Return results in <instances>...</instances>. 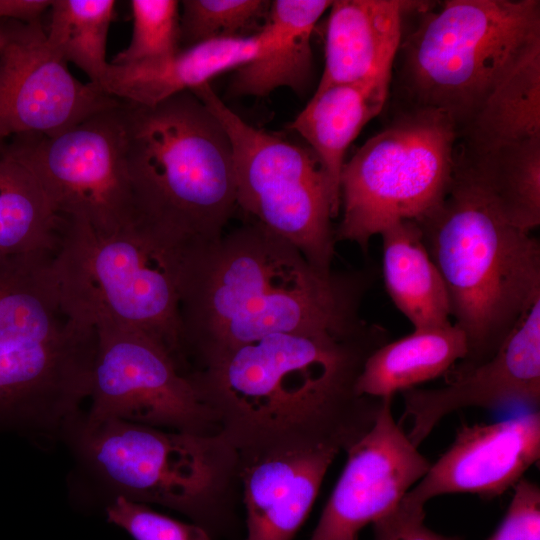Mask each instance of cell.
I'll return each mask as SVG.
<instances>
[{"instance_id": "1", "label": "cell", "mask_w": 540, "mask_h": 540, "mask_svg": "<svg viewBox=\"0 0 540 540\" xmlns=\"http://www.w3.org/2000/svg\"><path fill=\"white\" fill-rule=\"evenodd\" d=\"M386 330L338 335L278 333L235 348L189 378L213 412L220 434L252 455L277 450L346 451L373 425L382 398L356 383Z\"/></svg>"}, {"instance_id": "2", "label": "cell", "mask_w": 540, "mask_h": 540, "mask_svg": "<svg viewBox=\"0 0 540 540\" xmlns=\"http://www.w3.org/2000/svg\"><path fill=\"white\" fill-rule=\"evenodd\" d=\"M371 277L366 270L320 273L256 221L186 250L179 316L188 370L272 334L365 330L360 305Z\"/></svg>"}, {"instance_id": "3", "label": "cell", "mask_w": 540, "mask_h": 540, "mask_svg": "<svg viewBox=\"0 0 540 540\" xmlns=\"http://www.w3.org/2000/svg\"><path fill=\"white\" fill-rule=\"evenodd\" d=\"M123 121L137 223L182 249L220 239L237 201L217 117L185 91L154 105L124 102Z\"/></svg>"}, {"instance_id": "4", "label": "cell", "mask_w": 540, "mask_h": 540, "mask_svg": "<svg viewBox=\"0 0 540 540\" xmlns=\"http://www.w3.org/2000/svg\"><path fill=\"white\" fill-rule=\"evenodd\" d=\"M414 221L467 339V355L446 380L489 360L540 299V245L455 176L442 201Z\"/></svg>"}, {"instance_id": "5", "label": "cell", "mask_w": 540, "mask_h": 540, "mask_svg": "<svg viewBox=\"0 0 540 540\" xmlns=\"http://www.w3.org/2000/svg\"><path fill=\"white\" fill-rule=\"evenodd\" d=\"M60 439L115 494L113 498L173 509L211 537L235 531L241 462L222 434L93 419L80 410L64 426Z\"/></svg>"}, {"instance_id": "6", "label": "cell", "mask_w": 540, "mask_h": 540, "mask_svg": "<svg viewBox=\"0 0 540 540\" xmlns=\"http://www.w3.org/2000/svg\"><path fill=\"white\" fill-rule=\"evenodd\" d=\"M51 260L0 273V413L60 438L89 398L97 334L65 312Z\"/></svg>"}, {"instance_id": "7", "label": "cell", "mask_w": 540, "mask_h": 540, "mask_svg": "<svg viewBox=\"0 0 540 540\" xmlns=\"http://www.w3.org/2000/svg\"><path fill=\"white\" fill-rule=\"evenodd\" d=\"M403 37L400 109L434 110L460 132L513 66L540 42L538 0H449L421 10Z\"/></svg>"}, {"instance_id": "8", "label": "cell", "mask_w": 540, "mask_h": 540, "mask_svg": "<svg viewBox=\"0 0 540 540\" xmlns=\"http://www.w3.org/2000/svg\"><path fill=\"white\" fill-rule=\"evenodd\" d=\"M61 217L51 269L65 312L96 327L103 322L162 341L185 366L179 281L184 249L136 223L113 234Z\"/></svg>"}, {"instance_id": "9", "label": "cell", "mask_w": 540, "mask_h": 540, "mask_svg": "<svg viewBox=\"0 0 540 540\" xmlns=\"http://www.w3.org/2000/svg\"><path fill=\"white\" fill-rule=\"evenodd\" d=\"M457 140L446 114L400 109L343 165L336 242H353L365 252L387 226L417 220L440 203L454 180Z\"/></svg>"}, {"instance_id": "10", "label": "cell", "mask_w": 540, "mask_h": 540, "mask_svg": "<svg viewBox=\"0 0 540 540\" xmlns=\"http://www.w3.org/2000/svg\"><path fill=\"white\" fill-rule=\"evenodd\" d=\"M192 92L230 140L237 207L294 245L315 270L332 272L336 240L331 219L340 205L313 150L246 123L209 83Z\"/></svg>"}, {"instance_id": "11", "label": "cell", "mask_w": 540, "mask_h": 540, "mask_svg": "<svg viewBox=\"0 0 540 540\" xmlns=\"http://www.w3.org/2000/svg\"><path fill=\"white\" fill-rule=\"evenodd\" d=\"M123 101L53 136L9 137L55 212L100 234L137 223Z\"/></svg>"}, {"instance_id": "12", "label": "cell", "mask_w": 540, "mask_h": 540, "mask_svg": "<svg viewBox=\"0 0 540 540\" xmlns=\"http://www.w3.org/2000/svg\"><path fill=\"white\" fill-rule=\"evenodd\" d=\"M85 414L192 434L220 433L176 355L157 338L103 322Z\"/></svg>"}, {"instance_id": "13", "label": "cell", "mask_w": 540, "mask_h": 540, "mask_svg": "<svg viewBox=\"0 0 540 540\" xmlns=\"http://www.w3.org/2000/svg\"><path fill=\"white\" fill-rule=\"evenodd\" d=\"M122 101L76 79L42 21L0 20V137L53 136Z\"/></svg>"}, {"instance_id": "14", "label": "cell", "mask_w": 540, "mask_h": 540, "mask_svg": "<svg viewBox=\"0 0 540 540\" xmlns=\"http://www.w3.org/2000/svg\"><path fill=\"white\" fill-rule=\"evenodd\" d=\"M382 398L371 428L347 450V462L310 540H357L359 532L393 510L429 470Z\"/></svg>"}, {"instance_id": "15", "label": "cell", "mask_w": 540, "mask_h": 540, "mask_svg": "<svg viewBox=\"0 0 540 540\" xmlns=\"http://www.w3.org/2000/svg\"><path fill=\"white\" fill-rule=\"evenodd\" d=\"M407 433L418 447L446 415L468 407L497 409L540 403V299L486 362L445 380L438 388L401 392Z\"/></svg>"}, {"instance_id": "16", "label": "cell", "mask_w": 540, "mask_h": 540, "mask_svg": "<svg viewBox=\"0 0 540 540\" xmlns=\"http://www.w3.org/2000/svg\"><path fill=\"white\" fill-rule=\"evenodd\" d=\"M539 457V411L490 424L463 425L447 451L405 497L423 505L452 493L498 497L514 487Z\"/></svg>"}, {"instance_id": "17", "label": "cell", "mask_w": 540, "mask_h": 540, "mask_svg": "<svg viewBox=\"0 0 540 540\" xmlns=\"http://www.w3.org/2000/svg\"><path fill=\"white\" fill-rule=\"evenodd\" d=\"M338 453L313 448L240 455L246 540H292Z\"/></svg>"}, {"instance_id": "18", "label": "cell", "mask_w": 540, "mask_h": 540, "mask_svg": "<svg viewBox=\"0 0 540 540\" xmlns=\"http://www.w3.org/2000/svg\"><path fill=\"white\" fill-rule=\"evenodd\" d=\"M418 2L332 1L325 64L317 91L334 85L389 88L402 40L403 17Z\"/></svg>"}, {"instance_id": "19", "label": "cell", "mask_w": 540, "mask_h": 540, "mask_svg": "<svg viewBox=\"0 0 540 540\" xmlns=\"http://www.w3.org/2000/svg\"><path fill=\"white\" fill-rule=\"evenodd\" d=\"M274 40L265 25L257 34L204 41L155 62L109 63L99 87L124 102L154 105L207 84L226 71H235L267 52Z\"/></svg>"}, {"instance_id": "20", "label": "cell", "mask_w": 540, "mask_h": 540, "mask_svg": "<svg viewBox=\"0 0 540 540\" xmlns=\"http://www.w3.org/2000/svg\"><path fill=\"white\" fill-rule=\"evenodd\" d=\"M454 176L473 186L512 226L540 224V136L486 149L456 150Z\"/></svg>"}, {"instance_id": "21", "label": "cell", "mask_w": 540, "mask_h": 540, "mask_svg": "<svg viewBox=\"0 0 540 540\" xmlns=\"http://www.w3.org/2000/svg\"><path fill=\"white\" fill-rule=\"evenodd\" d=\"M329 0L271 1L266 25L274 43L261 56L239 67L229 83L231 96H266L277 88L307 89L313 73L311 35Z\"/></svg>"}, {"instance_id": "22", "label": "cell", "mask_w": 540, "mask_h": 540, "mask_svg": "<svg viewBox=\"0 0 540 540\" xmlns=\"http://www.w3.org/2000/svg\"><path fill=\"white\" fill-rule=\"evenodd\" d=\"M60 223L10 138L0 137V273L53 256Z\"/></svg>"}, {"instance_id": "23", "label": "cell", "mask_w": 540, "mask_h": 540, "mask_svg": "<svg viewBox=\"0 0 540 540\" xmlns=\"http://www.w3.org/2000/svg\"><path fill=\"white\" fill-rule=\"evenodd\" d=\"M387 292L414 329L446 326L451 306L444 280L414 220L395 222L380 234Z\"/></svg>"}, {"instance_id": "24", "label": "cell", "mask_w": 540, "mask_h": 540, "mask_svg": "<svg viewBox=\"0 0 540 540\" xmlns=\"http://www.w3.org/2000/svg\"><path fill=\"white\" fill-rule=\"evenodd\" d=\"M468 351L464 332L454 323L414 329L386 342L366 359L356 383L359 395L393 397L398 392L444 376Z\"/></svg>"}, {"instance_id": "25", "label": "cell", "mask_w": 540, "mask_h": 540, "mask_svg": "<svg viewBox=\"0 0 540 540\" xmlns=\"http://www.w3.org/2000/svg\"><path fill=\"white\" fill-rule=\"evenodd\" d=\"M389 88L334 85L314 93L290 124L313 150L340 205V175L349 145L382 110Z\"/></svg>"}, {"instance_id": "26", "label": "cell", "mask_w": 540, "mask_h": 540, "mask_svg": "<svg viewBox=\"0 0 540 540\" xmlns=\"http://www.w3.org/2000/svg\"><path fill=\"white\" fill-rule=\"evenodd\" d=\"M540 136V42L513 66L460 132L457 151L471 152Z\"/></svg>"}, {"instance_id": "27", "label": "cell", "mask_w": 540, "mask_h": 540, "mask_svg": "<svg viewBox=\"0 0 540 540\" xmlns=\"http://www.w3.org/2000/svg\"><path fill=\"white\" fill-rule=\"evenodd\" d=\"M115 6L114 0H53L49 9V44L97 86L109 66L106 43Z\"/></svg>"}, {"instance_id": "28", "label": "cell", "mask_w": 540, "mask_h": 540, "mask_svg": "<svg viewBox=\"0 0 540 540\" xmlns=\"http://www.w3.org/2000/svg\"><path fill=\"white\" fill-rule=\"evenodd\" d=\"M181 49L221 38L251 36L265 26L268 0H183L180 2Z\"/></svg>"}, {"instance_id": "29", "label": "cell", "mask_w": 540, "mask_h": 540, "mask_svg": "<svg viewBox=\"0 0 540 540\" xmlns=\"http://www.w3.org/2000/svg\"><path fill=\"white\" fill-rule=\"evenodd\" d=\"M133 31L129 45L110 62L136 65L168 58L181 49L180 2L131 0Z\"/></svg>"}, {"instance_id": "30", "label": "cell", "mask_w": 540, "mask_h": 540, "mask_svg": "<svg viewBox=\"0 0 540 540\" xmlns=\"http://www.w3.org/2000/svg\"><path fill=\"white\" fill-rule=\"evenodd\" d=\"M107 521L133 540H212L194 523H185L158 513L145 504L124 497L113 498L106 506Z\"/></svg>"}, {"instance_id": "31", "label": "cell", "mask_w": 540, "mask_h": 540, "mask_svg": "<svg viewBox=\"0 0 540 540\" xmlns=\"http://www.w3.org/2000/svg\"><path fill=\"white\" fill-rule=\"evenodd\" d=\"M507 512L487 540H540V488L522 477L513 487Z\"/></svg>"}, {"instance_id": "32", "label": "cell", "mask_w": 540, "mask_h": 540, "mask_svg": "<svg viewBox=\"0 0 540 540\" xmlns=\"http://www.w3.org/2000/svg\"><path fill=\"white\" fill-rule=\"evenodd\" d=\"M424 520V505L404 496L393 510L373 523L374 540H462L432 531Z\"/></svg>"}, {"instance_id": "33", "label": "cell", "mask_w": 540, "mask_h": 540, "mask_svg": "<svg viewBox=\"0 0 540 540\" xmlns=\"http://www.w3.org/2000/svg\"><path fill=\"white\" fill-rule=\"evenodd\" d=\"M53 0H0V20H14L22 23L42 21Z\"/></svg>"}]
</instances>
